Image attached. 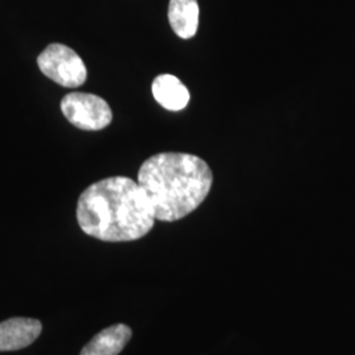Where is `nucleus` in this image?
<instances>
[{
	"label": "nucleus",
	"mask_w": 355,
	"mask_h": 355,
	"mask_svg": "<svg viewBox=\"0 0 355 355\" xmlns=\"http://www.w3.org/2000/svg\"><path fill=\"white\" fill-rule=\"evenodd\" d=\"M76 220L96 240L128 242L145 237L154 227L155 216L137 182L111 177L92 183L80 193Z\"/></svg>",
	"instance_id": "nucleus-1"
},
{
	"label": "nucleus",
	"mask_w": 355,
	"mask_h": 355,
	"mask_svg": "<svg viewBox=\"0 0 355 355\" xmlns=\"http://www.w3.org/2000/svg\"><path fill=\"white\" fill-rule=\"evenodd\" d=\"M137 183L152 205L155 220L173 223L192 214L212 189L208 164L189 153H158L139 170Z\"/></svg>",
	"instance_id": "nucleus-2"
},
{
	"label": "nucleus",
	"mask_w": 355,
	"mask_h": 355,
	"mask_svg": "<svg viewBox=\"0 0 355 355\" xmlns=\"http://www.w3.org/2000/svg\"><path fill=\"white\" fill-rule=\"evenodd\" d=\"M37 64L44 76L67 89L85 85L87 69L76 51L62 44H51L37 58Z\"/></svg>",
	"instance_id": "nucleus-3"
},
{
	"label": "nucleus",
	"mask_w": 355,
	"mask_h": 355,
	"mask_svg": "<svg viewBox=\"0 0 355 355\" xmlns=\"http://www.w3.org/2000/svg\"><path fill=\"white\" fill-rule=\"evenodd\" d=\"M61 110L67 121L82 130H102L112 121L110 104L94 94H67L61 101Z\"/></svg>",
	"instance_id": "nucleus-4"
},
{
	"label": "nucleus",
	"mask_w": 355,
	"mask_h": 355,
	"mask_svg": "<svg viewBox=\"0 0 355 355\" xmlns=\"http://www.w3.org/2000/svg\"><path fill=\"white\" fill-rule=\"evenodd\" d=\"M42 331L36 318H12L0 322V353L26 349L35 343Z\"/></svg>",
	"instance_id": "nucleus-5"
},
{
	"label": "nucleus",
	"mask_w": 355,
	"mask_h": 355,
	"mask_svg": "<svg viewBox=\"0 0 355 355\" xmlns=\"http://www.w3.org/2000/svg\"><path fill=\"white\" fill-rule=\"evenodd\" d=\"M152 92L157 103L167 111H182L190 103V91L180 79L171 74L157 76L153 80Z\"/></svg>",
	"instance_id": "nucleus-6"
},
{
	"label": "nucleus",
	"mask_w": 355,
	"mask_h": 355,
	"mask_svg": "<svg viewBox=\"0 0 355 355\" xmlns=\"http://www.w3.org/2000/svg\"><path fill=\"white\" fill-rule=\"evenodd\" d=\"M132 338V329L125 324H114L99 331L79 355H119Z\"/></svg>",
	"instance_id": "nucleus-7"
},
{
	"label": "nucleus",
	"mask_w": 355,
	"mask_h": 355,
	"mask_svg": "<svg viewBox=\"0 0 355 355\" xmlns=\"http://www.w3.org/2000/svg\"><path fill=\"white\" fill-rule=\"evenodd\" d=\"M199 3L198 0H170L168 23L178 37L192 38L199 28Z\"/></svg>",
	"instance_id": "nucleus-8"
}]
</instances>
